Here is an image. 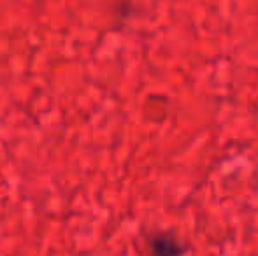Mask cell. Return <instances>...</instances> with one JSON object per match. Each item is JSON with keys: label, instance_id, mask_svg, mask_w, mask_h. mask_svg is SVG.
<instances>
[{"label": "cell", "instance_id": "cell-1", "mask_svg": "<svg viewBox=\"0 0 258 256\" xmlns=\"http://www.w3.org/2000/svg\"><path fill=\"white\" fill-rule=\"evenodd\" d=\"M151 256H183L184 249L170 233H156L150 239Z\"/></svg>", "mask_w": 258, "mask_h": 256}]
</instances>
